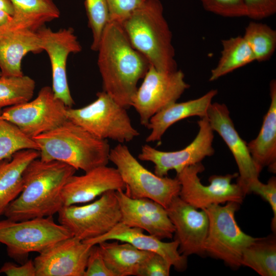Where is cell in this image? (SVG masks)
<instances>
[{
    "instance_id": "cell-1",
    "label": "cell",
    "mask_w": 276,
    "mask_h": 276,
    "mask_svg": "<svg viewBox=\"0 0 276 276\" xmlns=\"http://www.w3.org/2000/svg\"><path fill=\"white\" fill-rule=\"evenodd\" d=\"M97 52L103 91L126 109L132 107L138 82L151 64L134 48L121 24L109 21L102 33Z\"/></svg>"
},
{
    "instance_id": "cell-2",
    "label": "cell",
    "mask_w": 276,
    "mask_h": 276,
    "mask_svg": "<svg viewBox=\"0 0 276 276\" xmlns=\"http://www.w3.org/2000/svg\"><path fill=\"white\" fill-rule=\"evenodd\" d=\"M76 170L61 162L34 159L24 171L21 193L7 206L4 215L19 221L58 213L64 206L63 188Z\"/></svg>"
},
{
    "instance_id": "cell-3",
    "label": "cell",
    "mask_w": 276,
    "mask_h": 276,
    "mask_svg": "<svg viewBox=\"0 0 276 276\" xmlns=\"http://www.w3.org/2000/svg\"><path fill=\"white\" fill-rule=\"evenodd\" d=\"M32 139L39 147V158L43 161L61 162L85 172L107 165L109 161L107 140L68 120Z\"/></svg>"
},
{
    "instance_id": "cell-4",
    "label": "cell",
    "mask_w": 276,
    "mask_h": 276,
    "mask_svg": "<svg viewBox=\"0 0 276 276\" xmlns=\"http://www.w3.org/2000/svg\"><path fill=\"white\" fill-rule=\"evenodd\" d=\"M131 44L158 71L177 70L172 34L159 0H145L120 23Z\"/></svg>"
},
{
    "instance_id": "cell-5",
    "label": "cell",
    "mask_w": 276,
    "mask_h": 276,
    "mask_svg": "<svg viewBox=\"0 0 276 276\" xmlns=\"http://www.w3.org/2000/svg\"><path fill=\"white\" fill-rule=\"evenodd\" d=\"M67 120L96 136L122 144L139 135L132 125L127 109L119 105L105 91L97 94V99L80 108L67 107Z\"/></svg>"
},
{
    "instance_id": "cell-6",
    "label": "cell",
    "mask_w": 276,
    "mask_h": 276,
    "mask_svg": "<svg viewBox=\"0 0 276 276\" xmlns=\"http://www.w3.org/2000/svg\"><path fill=\"white\" fill-rule=\"evenodd\" d=\"M109 160L116 166L128 196L149 198L166 209L179 196L180 184L176 177H161L149 171L133 156L126 145L119 143L111 149Z\"/></svg>"
},
{
    "instance_id": "cell-7",
    "label": "cell",
    "mask_w": 276,
    "mask_h": 276,
    "mask_svg": "<svg viewBox=\"0 0 276 276\" xmlns=\"http://www.w3.org/2000/svg\"><path fill=\"white\" fill-rule=\"evenodd\" d=\"M239 205L227 202L223 205L213 204L202 209L209 220L205 253L235 268L241 266L244 250L257 239L246 234L238 226L235 214Z\"/></svg>"
},
{
    "instance_id": "cell-8",
    "label": "cell",
    "mask_w": 276,
    "mask_h": 276,
    "mask_svg": "<svg viewBox=\"0 0 276 276\" xmlns=\"http://www.w3.org/2000/svg\"><path fill=\"white\" fill-rule=\"evenodd\" d=\"M64 226L52 216L15 221H0V243L7 247L8 255L22 260L30 252H41L55 243L72 237Z\"/></svg>"
},
{
    "instance_id": "cell-9",
    "label": "cell",
    "mask_w": 276,
    "mask_h": 276,
    "mask_svg": "<svg viewBox=\"0 0 276 276\" xmlns=\"http://www.w3.org/2000/svg\"><path fill=\"white\" fill-rule=\"evenodd\" d=\"M116 191H107L88 204L63 206L58 212L59 224L82 241L105 234L121 220Z\"/></svg>"
},
{
    "instance_id": "cell-10",
    "label": "cell",
    "mask_w": 276,
    "mask_h": 276,
    "mask_svg": "<svg viewBox=\"0 0 276 276\" xmlns=\"http://www.w3.org/2000/svg\"><path fill=\"white\" fill-rule=\"evenodd\" d=\"M67 108L55 97L52 87L46 86L41 88L34 100L2 110L0 118L14 124L25 134L33 138L66 121Z\"/></svg>"
},
{
    "instance_id": "cell-11",
    "label": "cell",
    "mask_w": 276,
    "mask_h": 276,
    "mask_svg": "<svg viewBox=\"0 0 276 276\" xmlns=\"http://www.w3.org/2000/svg\"><path fill=\"white\" fill-rule=\"evenodd\" d=\"M204 170L200 162L188 166L177 174L180 184L179 196L181 199L201 210L227 202L242 203L245 195L237 183H232V179L238 176V173L212 175L209 178V185L205 186L198 177Z\"/></svg>"
},
{
    "instance_id": "cell-12",
    "label": "cell",
    "mask_w": 276,
    "mask_h": 276,
    "mask_svg": "<svg viewBox=\"0 0 276 276\" xmlns=\"http://www.w3.org/2000/svg\"><path fill=\"white\" fill-rule=\"evenodd\" d=\"M189 87L181 70L162 72L151 65L132 100L141 124L147 127L152 116L176 102Z\"/></svg>"
},
{
    "instance_id": "cell-13",
    "label": "cell",
    "mask_w": 276,
    "mask_h": 276,
    "mask_svg": "<svg viewBox=\"0 0 276 276\" xmlns=\"http://www.w3.org/2000/svg\"><path fill=\"white\" fill-rule=\"evenodd\" d=\"M197 124L199 131L196 136L185 148L175 151H162L145 144L142 147L139 159L152 163L154 173L163 177L171 170H175L178 174L185 168L200 163L205 157L213 155L214 131L207 116L201 118Z\"/></svg>"
},
{
    "instance_id": "cell-14",
    "label": "cell",
    "mask_w": 276,
    "mask_h": 276,
    "mask_svg": "<svg viewBox=\"0 0 276 276\" xmlns=\"http://www.w3.org/2000/svg\"><path fill=\"white\" fill-rule=\"evenodd\" d=\"M37 33L41 48L50 59L54 95L66 107H72L75 103L68 86L66 64L68 56L80 52L82 47L72 28L54 31L43 27Z\"/></svg>"
},
{
    "instance_id": "cell-15",
    "label": "cell",
    "mask_w": 276,
    "mask_h": 276,
    "mask_svg": "<svg viewBox=\"0 0 276 276\" xmlns=\"http://www.w3.org/2000/svg\"><path fill=\"white\" fill-rule=\"evenodd\" d=\"M92 246L74 236L55 243L35 258L36 276H83Z\"/></svg>"
},
{
    "instance_id": "cell-16",
    "label": "cell",
    "mask_w": 276,
    "mask_h": 276,
    "mask_svg": "<svg viewBox=\"0 0 276 276\" xmlns=\"http://www.w3.org/2000/svg\"><path fill=\"white\" fill-rule=\"evenodd\" d=\"M207 117L213 130L222 138L234 156L239 173L237 183L246 195L249 193L250 185L259 179L260 174L247 143L236 130L225 104L212 103L208 110Z\"/></svg>"
},
{
    "instance_id": "cell-17",
    "label": "cell",
    "mask_w": 276,
    "mask_h": 276,
    "mask_svg": "<svg viewBox=\"0 0 276 276\" xmlns=\"http://www.w3.org/2000/svg\"><path fill=\"white\" fill-rule=\"evenodd\" d=\"M166 210L175 229L179 252L186 257L205 254L204 246L209 227L205 212L197 210L179 196L172 200Z\"/></svg>"
},
{
    "instance_id": "cell-18",
    "label": "cell",
    "mask_w": 276,
    "mask_h": 276,
    "mask_svg": "<svg viewBox=\"0 0 276 276\" xmlns=\"http://www.w3.org/2000/svg\"><path fill=\"white\" fill-rule=\"evenodd\" d=\"M123 223L140 228L162 240L171 239L175 229L166 209L149 198H133L124 191H116Z\"/></svg>"
},
{
    "instance_id": "cell-19",
    "label": "cell",
    "mask_w": 276,
    "mask_h": 276,
    "mask_svg": "<svg viewBox=\"0 0 276 276\" xmlns=\"http://www.w3.org/2000/svg\"><path fill=\"white\" fill-rule=\"evenodd\" d=\"M126 186L116 168L107 165L95 168L80 176H72L63 188L64 206L86 203L105 192L125 191Z\"/></svg>"
},
{
    "instance_id": "cell-20",
    "label": "cell",
    "mask_w": 276,
    "mask_h": 276,
    "mask_svg": "<svg viewBox=\"0 0 276 276\" xmlns=\"http://www.w3.org/2000/svg\"><path fill=\"white\" fill-rule=\"evenodd\" d=\"M143 231L140 228L130 227L120 222L105 234L83 241L91 245L111 240L127 242L140 250L161 255L178 271L186 269L187 257L179 252V244L176 240L163 242L155 236L145 234Z\"/></svg>"
},
{
    "instance_id": "cell-21",
    "label": "cell",
    "mask_w": 276,
    "mask_h": 276,
    "mask_svg": "<svg viewBox=\"0 0 276 276\" xmlns=\"http://www.w3.org/2000/svg\"><path fill=\"white\" fill-rule=\"evenodd\" d=\"M42 51L37 32L0 26V70L1 76L24 75L21 62L29 53Z\"/></svg>"
},
{
    "instance_id": "cell-22",
    "label": "cell",
    "mask_w": 276,
    "mask_h": 276,
    "mask_svg": "<svg viewBox=\"0 0 276 276\" xmlns=\"http://www.w3.org/2000/svg\"><path fill=\"white\" fill-rule=\"evenodd\" d=\"M217 89H211L202 96L187 101L174 102L160 110L150 119L147 127L151 130L146 139L148 143L160 141L166 130L174 123L191 117L207 116L208 109Z\"/></svg>"
},
{
    "instance_id": "cell-23",
    "label": "cell",
    "mask_w": 276,
    "mask_h": 276,
    "mask_svg": "<svg viewBox=\"0 0 276 276\" xmlns=\"http://www.w3.org/2000/svg\"><path fill=\"white\" fill-rule=\"evenodd\" d=\"M270 104L264 116L260 131L256 139L247 143L251 157L260 173L268 166L276 170V81L270 83Z\"/></svg>"
},
{
    "instance_id": "cell-24",
    "label": "cell",
    "mask_w": 276,
    "mask_h": 276,
    "mask_svg": "<svg viewBox=\"0 0 276 276\" xmlns=\"http://www.w3.org/2000/svg\"><path fill=\"white\" fill-rule=\"evenodd\" d=\"M39 155L38 150L24 149L11 157L0 161V217L9 203L21 193L25 169Z\"/></svg>"
},
{
    "instance_id": "cell-25",
    "label": "cell",
    "mask_w": 276,
    "mask_h": 276,
    "mask_svg": "<svg viewBox=\"0 0 276 276\" xmlns=\"http://www.w3.org/2000/svg\"><path fill=\"white\" fill-rule=\"evenodd\" d=\"M99 243L102 257L115 276L136 275L152 252L140 250L131 244L111 240Z\"/></svg>"
},
{
    "instance_id": "cell-26",
    "label": "cell",
    "mask_w": 276,
    "mask_h": 276,
    "mask_svg": "<svg viewBox=\"0 0 276 276\" xmlns=\"http://www.w3.org/2000/svg\"><path fill=\"white\" fill-rule=\"evenodd\" d=\"M13 7L8 26L37 32L45 23L59 17L60 12L53 0H10Z\"/></svg>"
},
{
    "instance_id": "cell-27",
    "label": "cell",
    "mask_w": 276,
    "mask_h": 276,
    "mask_svg": "<svg viewBox=\"0 0 276 276\" xmlns=\"http://www.w3.org/2000/svg\"><path fill=\"white\" fill-rule=\"evenodd\" d=\"M221 43V56L217 65L211 71L210 81L255 61L254 55L243 36L223 39Z\"/></svg>"
},
{
    "instance_id": "cell-28",
    "label": "cell",
    "mask_w": 276,
    "mask_h": 276,
    "mask_svg": "<svg viewBox=\"0 0 276 276\" xmlns=\"http://www.w3.org/2000/svg\"><path fill=\"white\" fill-rule=\"evenodd\" d=\"M241 265L248 267L262 276L276 275V241L270 235L257 238L243 251Z\"/></svg>"
},
{
    "instance_id": "cell-29",
    "label": "cell",
    "mask_w": 276,
    "mask_h": 276,
    "mask_svg": "<svg viewBox=\"0 0 276 276\" xmlns=\"http://www.w3.org/2000/svg\"><path fill=\"white\" fill-rule=\"evenodd\" d=\"M251 50L255 61L269 60L276 48V31L266 24L250 22L243 36Z\"/></svg>"
},
{
    "instance_id": "cell-30",
    "label": "cell",
    "mask_w": 276,
    "mask_h": 276,
    "mask_svg": "<svg viewBox=\"0 0 276 276\" xmlns=\"http://www.w3.org/2000/svg\"><path fill=\"white\" fill-rule=\"evenodd\" d=\"M36 87L28 76L0 77V109L30 101Z\"/></svg>"
},
{
    "instance_id": "cell-31",
    "label": "cell",
    "mask_w": 276,
    "mask_h": 276,
    "mask_svg": "<svg viewBox=\"0 0 276 276\" xmlns=\"http://www.w3.org/2000/svg\"><path fill=\"white\" fill-rule=\"evenodd\" d=\"M2 110L0 109V114ZM24 149L39 151L35 141L25 134L16 125L0 118V161L9 158Z\"/></svg>"
},
{
    "instance_id": "cell-32",
    "label": "cell",
    "mask_w": 276,
    "mask_h": 276,
    "mask_svg": "<svg viewBox=\"0 0 276 276\" xmlns=\"http://www.w3.org/2000/svg\"><path fill=\"white\" fill-rule=\"evenodd\" d=\"M84 5L93 36L91 49L97 51L103 31L109 22L107 0H85Z\"/></svg>"
},
{
    "instance_id": "cell-33",
    "label": "cell",
    "mask_w": 276,
    "mask_h": 276,
    "mask_svg": "<svg viewBox=\"0 0 276 276\" xmlns=\"http://www.w3.org/2000/svg\"><path fill=\"white\" fill-rule=\"evenodd\" d=\"M207 11L225 17L246 16L243 0H200Z\"/></svg>"
},
{
    "instance_id": "cell-34",
    "label": "cell",
    "mask_w": 276,
    "mask_h": 276,
    "mask_svg": "<svg viewBox=\"0 0 276 276\" xmlns=\"http://www.w3.org/2000/svg\"><path fill=\"white\" fill-rule=\"evenodd\" d=\"M145 0H107L109 21L122 22L144 2Z\"/></svg>"
},
{
    "instance_id": "cell-35",
    "label": "cell",
    "mask_w": 276,
    "mask_h": 276,
    "mask_svg": "<svg viewBox=\"0 0 276 276\" xmlns=\"http://www.w3.org/2000/svg\"><path fill=\"white\" fill-rule=\"evenodd\" d=\"M249 193L253 192L263 197L270 204L273 216L271 221V228L274 233L276 229V178L272 177L266 184L259 179L252 182L249 187Z\"/></svg>"
},
{
    "instance_id": "cell-36",
    "label": "cell",
    "mask_w": 276,
    "mask_h": 276,
    "mask_svg": "<svg viewBox=\"0 0 276 276\" xmlns=\"http://www.w3.org/2000/svg\"><path fill=\"white\" fill-rule=\"evenodd\" d=\"M171 266L164 257L152 252L141 267L137 276H168Z\"/></svg>"
},
{
    "instance_id": "cell-37",
    "label": "cell",
    "mask_w": 276,
    "mask_h": 276,
    "mask_svg": "<svg viewBox=\"0 0 276 276\" xmlns=\"http://www.w3.org/2000/svg\"><path fill=\"white\" fill-rule=\"evenodd\" d=\"M246 16L254 20L268 17L276 12V0H243Z\"/></svg>"
},
{
    "instance_id": "cell-38",
    "label": "cell",
    "mask_w": 276,
    "mask_h": 276,
    "mask_svg": "<svg viewBox=\"0 0 276 276\" xmlns=\"http://www.w3.org/2000/svg\"><path fill=\"white\" fill-rule=\"evenodd\" d=\"M83 276H115L106 265L98 244L91 247Z\"/></svg>"
},
{
    "instance_id": "cell-39",
    "label": "cell",
    "mask_w": 276,
    "mask_h": 276,
    "mask_svg": "<svg viewBox=\"0 0 276 276\" xmlns=\"http://www.w3.org/2000/svg\"><path fill=\"white\" fill-rule=\"evenodd\" d=\"M0 273L7 276H36V270L34 262L30 260L21 266L6 262L0 268Z\"/></svg>"
},
{
    "instance_id": "cell-40",
    "label": "cell",
    "mask_w": 276,
    "mask_h": 276,
    "mask_svg": "<svg viewBox=\"0 0 276 276\" xmlns=\"http://www.w3.org/2000/svg\"><path fill=\"white\" fill-rule=\"evenodd\" d=\"M0 9L6 11L13 16V7L10 0H0Z\"/></svg>"
},
{
    "instance_id": "cell-41",
    "label": "cell",
    "mask_w": 276,
    "mask_h": 276,
    "mask_svg": "<svg viewBox=\"0 0 276 276\" xmlns=\"http://www.w3.org/2000/svg\"><path fill=\"white\" fill-rule=\"evenodd\" d=\"M12 18V16L6 11L0 9V26H2L9 22Z\"/></svg>"
},
{
    "instance_id": "cell-42",
    "label": "cell",
    "mask_w": 276,
    "mask_h": 276,
    "mask_svg": "<svg viewBox=\"0 0 276 276\" xmlns=\"http://www.w3.org/2000/svg\"><path fill=\"white\" fill-rule=\"evenodd\" d=\"M1 72H0V77H1Z\"/></svg>"
}]
</instances>
